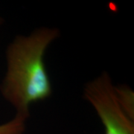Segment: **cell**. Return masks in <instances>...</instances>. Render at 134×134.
Here are the masks:
<instances>
[{"instance_id":"1","label":"cell","mask_w":134,"mask_h":134,"mask_svg":"<svg viewBox=\"0 0 134 134\" xmlns=\"http://www.w3.org/2000/svg\"><path fill=\"white\" fill-rule=\"evenodd\" d=\"M59 35L58 29L42 27L28 36H16L8 45L6 50L7 71L0 91L14 107L16 115L28 119L30 105L52 95L44 56L49 45Z\"/></svg>"},{"instance_id":"2","label":"cell","mask_w":134,"mask_h":134,"mask_svg":"<svg viewBox=\"0 0 134 134\" xmlns=\"http://www.w3.org/2000/svg\"><path fill=\"white\" fill-rule=\"evenodd\" d=\"M83 96L100 118L105 134H134L133 117L123 107L107 72L86 83Z\"/></svg>"},{"instance_id":"3","label":"cell","mask_w":134,"mask_h":134,"mask_svg":"<svg viewBox=\"0 0 134 134\" xmlns=\"http://www.w3.org/2000/svg\"><path fill=\"white\" fill-rule=\"evenodd\" d=\"M27 118L16 115L12 120L0 125V134H23L25 129Z\"/></svg>"},{"instance_id":"4","label":"cell","mask_w":134,"mask_h":134,"mask_svg":"<svg viewBox=\"0 0 134 134\" xmlns=\"http://www.w3.org/2000/svg\"><path fill=\"white\" fill-rule=\"evenodd\" d=\"M3 23V19H2V18H0V25H2V23Z\"/></svg>"}]
</instances>
